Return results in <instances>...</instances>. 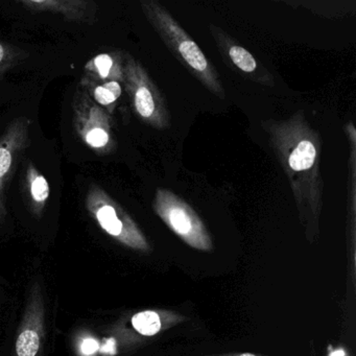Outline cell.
I'll list each match as a JSON object with an SVG mask.
<instances>
[{"label": "cell", "instance_id": "obj_11", "mask_svg": "<svg viewBox=\"0 0 356 356\" xmlns=\"http://www.w3.org/2000/svg\"><path fill=\"white\" fill-rule=\"evenodd\" d=\"M135 107L143 118H149L155 110L152 93L147 87H139L135 92Z\"/></svg>", "mask_w": 356, "mask_h": 356}, {"label": "cell", "instance_id": "obj_1", "mask_svg": "<svg viewBox=\"0 0 356 356\" xmlns=\"http://www.w3.org/2000/svg\"><path fill=\"white\" fill-rule=\"evenodd\" d=\"M86 206L99 227L110 236L136 251H151L149 243L134 222L120 212L113 202L97 186L91 187L87 195Z\"/></svg>", "mask_w": 356, "mask_h": 356}, {"label": "cell", "instance_id": "obj_2", "mask_svg": "<svg viewBox=\"0 0 356 356\" xmlns=\"http://www.w3.org/2000/svg\"><path fill=\"white\" fill-rule=\"evenodd\" d=\"M47 308L42 285L34 279L16 334L14 356H44Z\"/></svg>", "mask_w": 356, "mask_h": 356}, {"label": "cell", "instance_id": "obj_13", "mask_svg": "<svg viewBox=\"0 0 356 356\" xmlns=\"http://www.w3.org/2000/svg\"><path fill=\"white\" fill-rule=\"evenodd\" d=\"M112 67H113V60L109 55L103 54L91 60L86 65V70L97 74L101 79H107L110 76Z\"/></svg>", "mask_w": 356, "mask_h": 356}, {"label": "cell", "instance_id": "obj_3", "mask_svg": "<svg viewBox=\"0 0 356 356\" xmlns=\"http://www.w3.org/2000/svg\"><path fill=\"white\" fill-rule=\"evenodd\" d=\"M26 129L28 127L24 122H16L0 140V220L7 214L3 199L6 181L9 179L14 158L24 149V143H26Z\"/></svg>", "mask_w": 356, "mask_h": 356}, {"label": "cell", "instance_id": "obj_9", "mask_svg": "<svg viewBox=\"0 0 356 356\" xmlns=\"http://www.w3.org/2000/svg\"><path fill=\"white\" fill-rule=\"evenodd\" d=\"M179 49L185 61L195 70L204 72L207 68L208 64L205 56L193 41H184L181 43Z\"/></svg>", "mask_w": 356, "mask_h": 356}, {"label": "cell", "instance_id": "obj_12", "mask_svg": "<svg viewBox=\"0 0 356 356\" xmlns=\"http://www.w3.org/2000/svg\"><path fill=\"white\" fill-rule=\"evenodd\" d=\"M231 59L234 62L237 67L245 72H252L256 70V61L253 56L245 51L243 47H231L230 51Z\"/></svg>", "mask_w": 356, "mask_h": 356}, {"label": "cell", "instance_id": "obj_7", "mask_svg": "<svg viewBox=\"0 0 356 356\" xmlns=\"http://www.w3.org/2000/svg\"><path fill=\"white\" fill-rule=\"evenodd\" d=\"M316 152L309 141H302L289 157V165L296 172H301L312 168L316 160Z\"/></svg>", "mask_w": 356, "mask_h": 356}, {"label": "cell", "instance_id": "obj_8", "mask_svg": "<svg viewBox=\"0 0 356 356\" xmlns=\"http://www.w3.org/2000/svg\"><path fill=\"white\" fill-rule=\"evenodd\" d=\"M31 195L36 203V208H42L49 197V185L47 179L37 172L34 168L30 170Z\"/></svg>", "mask_w": 356, "mask_h": 356}, {"label": "cell", "instance_id": "obj_14", "mask_svg": "<svg viewBox=\"0 0 356 356\" xmlns=\"http://www.w3.org/2000/svg\"><path fill=\"white\" fill-rule=\"evenodd\" d=\"M14 60L13 51L6 49L5 45L0 43V76L3 74L7 68L11 65V62Z\"/></svg>", "mask_w": 356, "mask_h": 356}, {"label": "cell", "instance_id": "obj_5", "mask_svg": "<svg viewBox=\"0 0 356 356\" xmlns=\"http://www.w3.org/2000/svg\"><path fill=\"white\" fill-rule=\"evenodd\" d=\"M89 112L78 109V112L87 118L84 120L78 116V126L81 134L85 143L92 149H102L109 143L110 136L106 128H104V122L101 118V112L99 108L95 105L89 106Z\"/></svg>", "mask_w": 356, "mask_h": 356}, {"label": "cell", "instance_id": "obj_15", "mask_svg": "<svg viewBox=\"0 0 356 356\" xmlns=\"http://www.w3.org/2000/svg\"><path fill=\"white\" fill-rule=\"evenodd\" d=\"M205 356H266L262 354L251 353V352H230V353L209 354Z\"/></svg>", "mask_w": 356, "mask_h": 356}, {"label": "cell", "instance_id": "obj_4", "mask_svg": "<svg viewBox=\"0 0 356 356\" xmlns=\"http://www.w3.org/2000/svg\"><path fill=\"white\" fill-rule=\"evenodd\" d=\"M185 316L176 312L147 309L137 312L131 318L133 328L143 337H155L182 323Z\"/></svg>", "mask_w": 356, "mask_h": 356}, {"label": "cell", "instance_id": "obj_10", "mask_svg": "<svg viewBox=\"0 0 356 356\" xmlns=\"http://www.w3.org/2000/svg\"><path fill=\"white\" fill-rule=\"evenodd\" d=\"M120 95H122V88L115 81L95 87L93 90V97L95 101L103 106H109L110 104L114 103L120 97Z\"/></svg>", "mask_w": 356, "mask_h": 356}, {"label": "cell", "instance_id": "obj_6", "mask_svg": "<svg viewBox=\"0 0 356 356\" xmlns=\"http://www.w3.org/2000/svg\"><path fill=\"white\" fill-rule=\"evenodd\" d=\"M33 11H51L61 13L70 20H87L90 15L89 6L85 1H22Z\"/></svg>", "mask_w": 356, "mask_h": 356}]
</instances>
